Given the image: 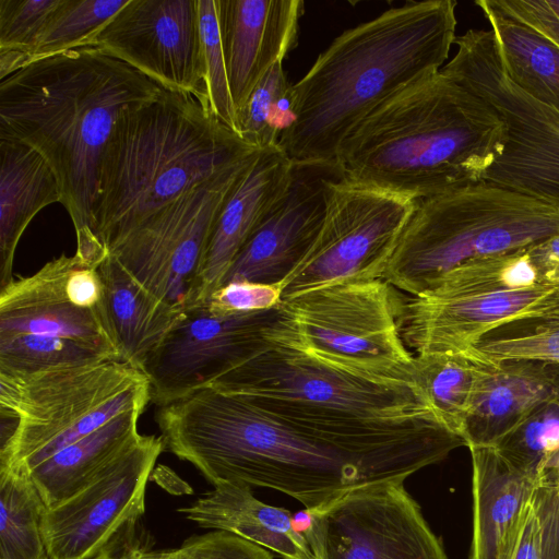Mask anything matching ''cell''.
<instances>
[{"instance_id": "6da1fadb", "label": "cell", "mask_w": 559, "mask_h": 559, "mask_svg": "<svg viewBox=\"0 0 559 559\" xmlns=\"http://www.w3.org/2000/svg\"><path fill=\"white\" fill-rule=\"evenodd\" d=\"M155 420L165 450L191 463L214 487L273 489L297 500L307 512L361 485L405 481L447 456L435 448L342 443L211 386L157 406Z\"/></svg>"}, {"instance_id": "7a4b0ae2", "label": "cell", "mask_w": 559, "mask_h": 559, "mask_svg": "<svg viewBox=\"0 0 559 559\" xmlns=\"http://www.w3.org/2000/svg\"><path fill=\"white\" fill-rule=\"evenodd\" d=\"M163 88L98 47L34 61L0 80V140L23 143L53 170L75 235V252L108 251L93 231L99 169L119 118Z\"/></svg>"}, {"instance_id": "3957f363", "label": "cell", "mask_w": 559, "mask_h": 559, "mask_svg": "<svg viewBox=\"0 0 559 559\" xmlns=\"http://www.w3.org/2000/svg\"><path fill=\"white\" fill-rule=\"evenodd\" d=\"M456 2L409 1L344 31L293 84L294 120L278 146L294 165H333L370 114L438 73L456 38Z\"/></svg>"}, {"instance_id": "277c9868", "label": "cell", "mask_w": 559, "mask_h": 559, "mask_svg": "<svg viewBox=\"0 0 559 559\" xmlns=\"http://www.w3.org/2000/svg\"><path fill=\"white\" fill-rule=\"evenodd\" d=\"M506 124L481 97L441 71L401 92L343 141V178L419 201L483 181Z\"/></svg>"}, {"instance_id": "5b68a950", "label": "cell", "mask_w": 559, "mask_h": 559, "mask_svg": "<svg viewBox=\"0 0 559 559\" xmlns=\"http://www.w3.org/2000/svg\"><path fill=\"white\" fill-rule=\"evenodd\" d=\"M258 151L198 97L163 90L115 126L99 169L96 239L109 252L159 209Z\"/></svg>"}, {"instance_id": "8992f818", "label": "cell", "mask_w": 559, "mask_h": 559, "mask_svg": "<svg viewBox=\"0 0 559 559\" xmlns=\"http://www.w3.org/2000/svg\"><path fill=\"white\" fill-rule=\"evenodd\" d=\"M207 386L361 448L409 445L440 424L415 382L352 371L267 341Z\"/></svg>"}, {"instance_id": "52a82bcc", "label": "cell", "mask_w": 559, "mask_h": 559, "mask_svg": "<svg viewBox=\"0 0 559 559\" xmlns=\"http://www.w3.org/2000/svg\"><path fill=\"white\" fill-rule=\"evenodd\" d=\"M559 234V205L486 181L416 202L383 280L417 296L466 262Z\"/></svg>"}, {"instance_id": "ba28073f", "label": "cell", "mask_w": 559, "mask_h": 559, "mask_svg": "<svg viewBox=\"0 0 559 559\" xmlns=\"http://www.w3.org/2000/svg\"><path fill=\"white\" fill-rule=\"evenodd\" d=\"M148 402L146 376L120 360L0 373V466L28 471Z\"/></svg>"}, {"instance_id": "9c48e42d", "label": "cell", "mask_w": 559, "mask_h": 559, "mask_svg": "<svg viewBox=\"0 0 559 559\" xmlns=\"http://www.w3.org/2000/svg\"><path fill=\"white\" fill-rule=\"evenodd\" d=\"M402 297L383 278L343 282L283 299L265 341L352 371L414 381L399 328Z\"/></svg>"}, {"instance_id": "30bf717a", "label": "cell", "mask_w": 559, "mask_h": 559, "mask_svg": "<svg viewBox=\"0 0 559 559\" xmlns=\"http://www.w3.org/2000/svg\"><path fill=\"white\" fill-rule=\"evenodd\" d=\"M454 44L441 72L486 100L506 124L503 150L483 181L559 205V112L509 80L491 29L471 28Z\"/></svg>"}, {"instance_id": "8fae6325", "label": "cell", "mask_w": 559, "mask_h": 559, "mask_svg": "<svg viewBox=\"0 0 559 559\" xmlns=\"http://www.w3.org/2000/svg\"><path fill=\"white\" fill-rule=\"evenodd\" d=\"M416 202L338 177L316 240L281 283L282 300L337 283L382 278Z\"/></svg>"}, {"instance_id": "7c38bea8", "label": "cell", "mask_w": 559, "mask_h": 559, "mask_svg": "<svg viewBox=\"0 0 559 559\" xmlns=\"http://www.w3.org/2000/svg\"><path fill=\"white\" fill-rule=\"evenodd\" d=\"M257 153L159 209L108 253L159 299L186 309L218 213Z\"/></svg>"}, {"instance_id": "4fadbf2b", "label": "cell", "mask_w": 559, "mask_h": 559, "mask_svg": "<svg viewBox=\"0 0 559 559\" xmlns=\"http://www.w3.org/2000/svg\"><path fill=\"white\" fill-rule=\"evenodd\" d=\"M307 513L314 559H448L404 481L361 485Z\"/></svg>"}, {"instance_id": "5bb4252c", "label": "cell", "mask_w": 559, "mask_h": 559, "mask_svg": "<svg viewBox=\"0 0 559 559\" xmlns=\"http://www.w3.org/2000/svg\"><path fill=\"white\" fill-rule=\"evenodd\" d=\"M24 334L76 341L123 361L98 266L76 253L61 254L0 288V336Z\"/></svg>"}, {"instance_id": "9a60e30c", "label": "cell", "mask_w": 559, "mask_h": 559, "mask_svg": "<svg viewBox=\"0 0 559 559\" xmlns=\"http://www.w3.org/2000/svg\"><path fill=\"white\" fill-rule=\"evenodd\" d=\"M165 450L160 436H141L86 487L46 509L44 538L51 559H91L136 531L153 467Z\"/></svg>"}, {"instance_id": "2e32d148", "label": "cell", "mask_w": 559, "mask_h": 559, "mask_svg": "<svg viewBox=\"0 0 559 559\" xmlns=\"http://www.w3.org/2000/svg\"><path fill=\"white\" fill-rule=\"evenodd\" d=\"M164 91L206 105L198 0H129L91 40Z\"/></svg>"}, {"instance_id": "e0dca14e", "label": "cell", "mask_w": 559, "mask_h": 559, "mask_svg": "<svg viewBox=\"0 0 559 559\" xmlns=\"http://www.w3.org/2000/svg\"><path fill=\"white\" fill-rule=\"evenodd\" d=\"M273 309L218 316L203 304L183 309L144 367L156 406L185 397L249 357L265 343L278 316Z\"/></svg>"}, {"instance_id": "ac0fdd59", "label": "cell", "mask_w": 559, "mask_h": 559, "mask_svg": "<svg viewBox=\"0 0 559 559\" xmlns=\"http://www.w3.org/2000/svg\"><path fill=\"white\" fill-rule=\"evenodd\" d=\"M559 319V285L463 295L423 293L402 297L399 328L416 355L465 352L511 322Z\"/></svg>"}, {"instance_id": "d6986e66", "label": "cell", "mask_w": 559, "mask_h": 559, "mask_svg": "<svg viewBox=\"0 0 559 559\" xmlns=\"http://www.w3.org/2000/svg\"><path fill=\"white\" fill-rule=\"evenodd\" d=\"M333 165H295L292 182L234 258L224 285L234 281L281 284L300 263L321 228Z\"/></svg>"}, {"instance_id": "ffe728a7", "label": "cell", "mask_w": 559, "mask_h": 559, "mask_svg": "<svg viewBox=\"0 0 559 559\" xmlns=\"http://www.w3.org/2000/svg\"><path fill=\"white\" fill-rule=\"evenodd\" d=\"M301 0H218L222 47L228 84L238 111L297 43Z\"/></svg>"}, {"instance_id": "44dd1931", "label": "cell", "mask_w": 559, "mask_h": 559, "mask_svg": "<svg viewBox=\"0 0 559 559\" xmlns=\"http://www.w3.org/2000/svg\"><path fill=\"white\" fill-rule=\"evenodd\" d=\"M294 168L278 145L259 150L218 213L188 307L221 286L238 251L287 191Z\"/></svg>"}, {"instance_id": "7402d4cb", "label": "cell", "mask_w": 559, "mask_h": 559, "mask_svg": "<svg viewBox=\"0 0 559 559\" xmlns=\"http://www.w3.org/2000/svg\"><path fill=\"white\" fill-rule=\"evenodd\" d=\"M468 449L473 466L469 559H510L540 481L514 466L496 445Z\"/></svg>"}, {"instance_id": "603a6c76", "label": "cell", "mask_w": 559, "mask_h": 559, "mask_svg": "<svg viewBox=\"0 0 559 559\" xmlns=\"http://www.w3.org/2000/svg\"><path fill=\"white\" fill-rule=\"evenodd\" d=\"M537 361H491L466 419V447L493 445L542 404L559 399V378Z\"/></svg>"}, {"instance_id": "cb8c5ba5", "label": "cell", "mask_w": 559, "mask_h": 559, "mask_svg": "<svg viewBox=\"0 0 559 559\" xmlns=\"http://www.w3.org/2000/svg\"><path fill=\"white\" fill-rule=\"evenodd\" d=\"M178 511L200 527L236 534L283 559H314L292 513L260 501L247 485H218Z\"/></svg>"}, {"instance_id": "d4e9b609", "label": "cell", "mask_w": 559, "mask_h": 559, "mask_svg": "<svg viewBox=\"0 0 559 559\" xmlns=\"http://www.w3.org/2000/svg\"><path fill=\"white\" fill-rule=\"evenodd\" d=\"M98 272L122 359L143 372L183 310L155 296L111 253L100 263Z\"/></svg>"}, {"instance_id": "484cf974", "label": "cell", "mask_w": 559, "mask_h": 559, "mask_svg": "<svg viewBox=\"0 0 559 559\" xmlns=\"http://www.w3.org/2000/svg\"><path fill=\"white\" fill-rule=\"evenodd\" d=\"M60 202L59 181L32 147L0 140V288L10 283L17 243L34 216Z\"/></svg>"}, {"instance_id": "4316f807", "label": "cell", "mask_w": 559, "mask_h": 559, "mask_svg": "<svg viewBox=\"0 0 559 559\" xmlns=\"http://www.w3.org/2000/svg\"><path fill=\"white\" fill-rule=\"evenodd\" d=\"M146 406L134 407L26 471L47 508L86 487L141 438L138 423Z\"/></svg>"}, {"instance_id": "83f0119b", "label": "cell", "mask_w": 559, "mask_h": 559, "mask_svg": "<svg viewBox=\"0 0 559 559\" xmlns=\"http://www.w3.org/2000/svg\"><path fill=\"white\" fill-rule=\"evenodd\" d=\"M496 39L509 80L536 102L559 112V48L525 24L477 0Z\"/></svg>"}, {"instance_id": "f1b7e54d", "label": "cell", "mask_w": 559, "mask_h": 559, "mask_svg": "<svg viewBox=\"0 0 559 559\" xmlns=\"http://www.w3.org/2000/svg\"><path fill=\"white\" fill-rule=\"evenodd\" d=\"M490 362L474 348L414 358L415 383L439 423L462 439L477 383Z\"/></svg>"}, {"instance_id": "f546056e", "label": "cell", "mask_w": 559, "mask_h": 559, "mask_svg": "<svg viewBox=\"0 0 559 559\" xmlns=\"http://www.w3.org/2000/svg\"><path fill=\"white\" fill-rule=\"evenodd\" d=\"M129 0H61L32 48L17 56L0 51V80L21 68L61 52L90 46L95 35Z\"/></svg>"}, {"instance_id": "4dcf8cb0", "label": "cell", "mask_w": 559, "mask_h": 559, "mask_svg": "<svg viewBox=\"0 0 559 559\" xmlns=\"http://www.w3.org/2000/svg\"><path fill=\"white\" fill-rule=\"evenodd\" d=\"M46 509L26 471L0 467V559H51L43 532Z\"/></svg>"}, {"instance_id": "1f68e13d", "label": "cell", "mask_w": 559, "mask_h": 559, "mask_svg": "<svg viewBox=\"0 0 559 559\" xmlns=\"http://www.w3.org/2000/svg\"><path fill=\"white\" fill-rule=\"evenodd\" d=\"M283 62L270 69L238 111L239 135L258 150L278 145L294 120L293 84Z\"/></svg>"}, {"instance_id": "d6a6232c", "label": "cell", "mask_w": 559, "mask_h": 559, "mask_svg": "<svg viewBox=\"0 0 559 559\" xmlns=\"http://www.w3.org/2000/svg\"><path fill=\"white\" fill-rule=\"evenodd\" d=\"M527 248L459 265L443 274L424 293L463 295L544 284Z\"/></svg>"}, {"instance_id": "836d02e7", "label": "cell", "mask_w": 559, "mask_h": 559, "mask_svg": "<svg viewBox=\"0 0 559 559\" xmlns=\"http://www.w3.org/2000/svg\"><path fill=\"white\" fill-rule=\"evenodd\" d=\"M110 359L117 360L99 348L68 338L33 334L0 336V373L31 374Z\"/></svg>"}, {"instance_id": "e575fe53", "label": "cell", "mask_w": 559, "mask_h": 559, "mask_svg": "<svg viewBox=\"0 0 559 559\" xmlns=\"http://www.w3.org/2000/svg\"><path fill=\"white\" fill-rule=\"evenodd\" d=\"M493 445L514 466L540 481L559 453V399L538 406Z\"/></svg>"}, {"instance_id": "d590c367", "label": "cell", "mask_w": 559, "mask_h": 559, "mask_svg": "<svg viewBox=\"0 0 559 559\" xmlns=\"http://www.w3.org/2000/svg\"><path fill=\"white\" fill-rule=\"evenodd\" d=\"M198 10L207 107L219 122L239 135L238 116L229 90L222 47L218 0H198Z\"/></svg>"}, {"instance_id": "8d00e7d4", "label": "cell", "mask_w": 559, "mask_h": 559, "mask_svg": "<svg viewBox=\"0 0 559 559\" xmlns=\"http://www.w3.org/2000/svg\"><path fill=\"white\" fill-rule=\"evenodd\" d=\"M473 348L495 362L526 360L559 365V319L528 334L483 340Z\"/></svg>"}, {"instance_id": "74e56055", "label": "cell", "mask_w": 559, "mask_h": 559, "mask_svg": "<svg viewBox=\"0 0 559 559\" xmlns=\"http://www.w3.org/2000/svg\"><path fill=\"white\" fill-rule=\"evenodd\" d=\"M61 0H0V51L26 53Z\"/></svg>"}, {"instance_id": "f35d334b", "label": "cell", "mask_w": 559, "mask_h": 559, "mask_svg": "<svg viewBox=\"0 0 559 559\" xmlns=\"http://www.w3.org/2000/svg\"><path fill=\"white\" fill-rule=\"evenodd\" d=\"M159 555L163 559H274L270 550L219 530L191 536L180 547Z\"/></svg>"}, {"instance_id": "ab89813d", "label": "cell", "mask_w": 559, "mask_h": 559, "mask_svg": "<svg viewBox=\"0 0 559 559\" xmlns=\"http://www.w3.org/2000/svg\"><path fill=\"white\" fill-rule=\"evenodd\" d=\"M281 301V284L234 281L216 288L203 305L213 314L230 316L273 309Z\"/></svg>"}, {"instance_id": "60d3db41", "label": "cell", "mask_w": 559, "mask_h": 559, "mask_svg": "<svg viewBox=\"0 0 559 559\" xmlns=\"http://www.w3.org/2000/svg\"><path fill=\"white\" fill-rule=\"evenodd\" d=\"M503 15L527 25L559 48V0H488Z\"/></svg>"}, {"instance_id": "b9f144b4", "label": "cell", "mask_w": 559, "mask_h": 559, "mask_svg": "<svg viewBox=\"0 0 559 559\" xmlns=\"http://www.w3.org/2000/svg\"><path fill=\"white\" fill-rule=\"evenodd\" d=\"M542 530L545 559H559V488L551 477H544L533 495Z\"/></svg>"}, {"instance_id": "7bdbcfd3", "label": "cell", "mask_w": 559, "mask_h": 559, "mask_svg": "<svg viewBox=\"0 0 559 559\" xmlns=\"http://www.w3.org/2000/svg\"><path fill=\"white\" fill-rule=\"evenodd\" d=\"M510 559H545L540 523L533 497L526 507L520 535Z\"/></svg>"}, {"instance_id": "ee69618b", "label": "cell", "mask_w": 559, "mask_h": 559, "mask_svg": "<svg viewBox=\"0 0 559 559\" xmlns=\"http://www.w3.org/2000/svg\"><path fill=\"white\" fill-rule=\"evenodd\" d=\"M544 284L559 285V234L527 248Z\"/></svg>"}, {"instance_id": "f6af8a7d", "label": "cell", "mask_w": 559, "mask_h": 559, "mask_svg": "<svg viewBox=\"0 0 559 559\" xmlns=\"http://www.w3.org/2000/svg\"><path fill=\"white\" fill-rule=\"evenodd\" d=\"M145 551L142 540L133 531L116 539L91 559H142Z\"/></svg>"}, {"instance_id": "bcb514c9", "label": "cell", "mask_w": 559, "mask_h": 559, "mask_svg": "<svg viewBox=\"0 0 559 559\" xmlns=\"http://www.w3.org/2000/svg\"><path fill=\"white\" fill-rule=\"evenodd\" d=\"M546 474H549V475H552L555 477H558L559 478V453L552 459V461L549 463L548 467H547V471L545 473ZM544 475V476H545Z\"/></svg>"}, {"instance_id": "7dc6e473", "label": "cell", "mask_w": 559, "mask_h": 559, "mask_svg": "<svg viewBox=\"0 0 559 559\" xmlns=\"http://www.w3.org/2000/svg\"><path fill=\"white\" fill-rule=\"evenodd\" d=\"M142 559H163L159 555V551H148L146 550L143 555Z\"/></svg>"}, {"instance_id": "c3c4849f", "label": "cell", "mask_w": 559, "mask_h": 559, "mask_svg": "<svg viewBox=\"0 0 559 559\" xmlns=\"http://www.w3.org/2000/svg\"><path fill=\"white\" fill-rule=\"evenodd\" d=\"M546 475H547V476H549V477H551V478L555 480V483L557 484L558 488H559V478H558V477H555V476H552V475H549V474H546Z\"/></svg>"}]
</instances>
